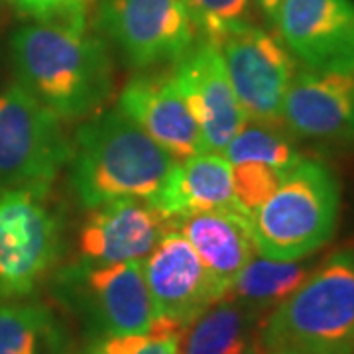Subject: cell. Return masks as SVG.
<instances>
[{"instance_id":"14","label":"cell","mask_w":354,"mask_h":354,"mask_svg":"<svg viewBox=\"0 0 354 354\" xmlns=\"http://www.w3.org/2000/svg\"><path fill=\"white\" fill-rule=\"evenodd\" d=\"M116 111L132 120L177 162L211 152L171 73L132 77L118 95Z\"/></svg>"},{"instance_id":"19","label":"cell","mask_w":354,"mask_h":354,"mask_svg":"<svg viewBox=\"0 0 354 354\" xmlns=\"http://www.w3.org/2000/svg\"><path fill=\"white\" fill-rule=\"evenodd\" d=\"M0 354H77L69 329L50 305H0Z\"/></svg>"},{"instance_id":"21","label":"cell","mask_w":354,"mask_h":354,"mask_svg":"<svg viewBox=\"0 0 354 354\" xmlns=\"http://www.w3.org/2000/svg\"><path fill=\"white\" fill-rule=\"evenodd\" d=\"M221 153L230 165L262 164L286 174L304 158L291 142L290 134L283 132V128L250 120L239 130V134L228 142V146Z\"/></svg>"},{"instance_id":"24","label":"cell","mask_w":354,"mask_h":354,"mask_svg":"<svg viewBox=\"0 0 354 354\" xmlns=\"http://www.w3.org/2000/svg\"><path fill=\"white\" fill-rule=\"evenodd\" d=\"M286 171L262 164H236L232 165V187L234 197L246 215L254 213L264 205L274 191L278 189Z\"/></svg>"},{"instance_id":"2","label":"cell","mask_w":354,"mask_h":354,"mask_svg":"<svg viewBox=\"0 0 354 354\" xmlns=\"http://www.w3.org/2000/svg\"><path fill=\"white\" fill-rule=\"evenodd\" d=\"M176 164L120 111H99L77 128L67 169L77 201L91 211L127 199L152 205Z\"/></svg>"},{"instance_id":"22","label":"cell","mask_w":354,"mask_h":354,"mask_svg":"<svg viewBox=\"0 0 354 354\" xmlns=\"http://www.w3.org/2000/svg\"><path fill=\"white\" fill-rule=\"evenodd\" d=\"M203 39L216 44L228 32L252 24V0H185Z\"/></svg>"},{"instance_id":"26","label":"cell","mask_w":354,"mask_h":354,"mask_svg":"<svg viewBox=\"0 0 354 354\" xmlns=\"http://www.w3.org/2000/svg\"><path fill=\"white\" fill-rule=\"evenodd\" d=\"M254 2L260 6V10L266 14V18H268L270 22H274V24H276V18H278V10H279L281 0H254Z\"/></svg>"},{"instance_id":"10","label":"cell","mask_w":354,"mask_h":354,"mask_svg":"<svg viewBox=\"0 0 354 354\" xmlns=\"http://www.w3.org/2000/svg\"><path fill=\"white\" fill-rule=\"evenodd\" d=\"M276 26L309 71L354 73V0H281Z\"/></svg>"},{"instance_id":"7","label":"cell","mask_w":354,"mask_h":354,"mask_svg":"<svg viewBox=\"0 0 354 354\" xmlns=\"http://www.w3.org/2000/svg\"><path fill=\"white\" fill-rule=\"evenodd\" d=\"M71 156L64 118L18 81L0 91V187L51 189Z\"/></svg>"},{"instance_id":"6","label":"cell","mask_w":354,"mask_h":354,"mask_svg":"<svg viewBox=\"0 0 354 354\" xmlns=\"http://www.w3.org/2000/svg\"><path fill=\"white\" fill-rule=\"evenodd\" d=\"M64 218L51 189L0 187V299H26L55 272Z\"/></svg>"},{"instance_id":"15","label":"cell","mask_w":354,"mask_h":354,"mask_svg":"<svg viewBox=\"0 0 354 354\" xmlns=\"http://www.w3.org/2000/svg\"><path fill=\"white\" fill-rule=\"evenodd\" d=\"M281 124L301 138L354 140V73L301 71L291 81Z\"/></svg>"},{"instance_id":"16","label":"cell","mask_w":354,"mask_h":354,"mask_svg":"<svg viewBox=\"0 0 354 354\" xmlns=\"http://www.w3.org/2000/svg\"><path fill=\"white\" fill-rule=\"evenodd\" d=\"M152 205L174 227L179 218L195 213H225L252 223V216L242 211L234 197L232 165L221 152L179 160Z\"/></svg>"},{"instance_id":"17","label":"cell","mask_w":354,"mask_h":354,"mask_svg":"<svg viewBox=\"0 0 354 354\" xmlns=\"http://www.w3.org/2000/svg\"><path fill=\"white\" fill-rule=\"evenodd\" d=\"M176 228L225 291L230 290L244 266L258 254L252 223L246 218L225 213H195L179 218Z\"/></svg>"},{"instance_id":"8","label":"cell","mask_w":354,"mask_h":354,"mask_svg":"<svg viewBox=\"0 0 354 354\" xmlns=\"http://www.w3.org/2000/svg\"><path fill=\"white\" fill-rule=\"evenodd\" d=\"M216 48L246 118L283 128V101L297 73L283 41L260 26L246 24L223 36Z\"/></svg>"},{"instance_id":"5","label":"cell","mask_w":354,"mask_h":354,"mask_svg":"<svg viewBox=\"0 0 354 354\" xmlns=\"http://www.w3.org/2000/svg\"><path fill=\"white\" fill-rule=\"evenodd\" d=\"M51 293L81 323L88 341L144 335L158 319L142 262H69L51 274Z\"/></svg>"},{"instance_id":"3","label":"cell","mask_w":354,"mask_h":354,"mask_svg":"<svg viewBox=\"0 0 354 354\" xmlns=\"http://www.w3.org/2000/svg\"><path fill=\"white\" fill-rule=\"evenodd\" d=\"M262 354H354V246L321 260L260 327Z\"/></svg>"},{"instance_id":"1","label":"cell","mask_w":354,"mask_h":354,"mask_svg":"<svg viewBox=\"0 0 354 354\" xmlns=\"http://www.w3.org/2000/svg\"><path fill=\"white\" fill-rule=\"evenodd\" d=\"M18 83L67 120L99 113L113 93V62L101 39L55 22L22 26L10 39Z\"/></svg>"},{"instance_id":"4","label":"cell","mask_w":354,"mask_h":354,"mask_svg":"<svg viewBox=\"0 0 354 354\" xmlns=\"http://www.w3.org/2000/svg\"><path fill=\"white\" fill-rule=\"evenodd\" d=\"M341 211V185L329 165L301 158L274 195L254 213L252 236L260 256L301 260L333 239Z\"/></svg>"},{"instance_id":"11","label":"cell","mask_w":354,"mask_h":354,"mask_svg":"<svg viewBox=\"0 0 354 354\" xmlns=\"http://www.w3.org/2000/svg\"><path fill=\"white\" fill-rule=\"evenodd\" d=\"M142 270L158 319L179 329L227 295L176 227L142 262Z\"/></svg>"},{"instance_id":"25","label":"cell","mask_w":354,"mask_h":354,"mask_svg":"<svg viewBox=\"0 0 354 354\" xmlns=\"http://www.w3.org/2000/svg\"><path fill=\"white\" fill-rule=\"evenodd\" d=\"M91 0H14L18 12L36 22H55L87 30Z\"/></svg>"},{"instance_id":"12","label":"cell","mask_w":354,"mask_h":354,"mask_svg":"<svg viewBox=\"0 0 354 354\" xmlns=\"http://www.w3.org/2000/svg\"><path fill=\"white\" fill-rule=\"evenodd\" d=\"M171 77L201 128L207 148L211 152H223L248 118L230 87L216 44L209 39L195 41L174 64Z\"/></svg>"},{"instance_id":"13","label":"cell","mask_w":354,"mask_h":354,"mask_svg":"<svg viewBox=\"0 0 354 354\" xmlns=\"http://www.w3.org/2000/svg\"><path fill=\"white\" fill-rule=\"evenodd\" d=\"M174 223L146 201H114L91 209L79 228V260L88 264L144 262Z\"/></svg>"},{"instance_id":"23","label":"cell","mask_w":354,"mask_h":354,"mask_svg":"<svg viewBox=\"0 0 354 354\" xmlns=\"http://www.w3.org/2000/svg\"><path fill=\"white\" fill-rule=\"evenodd\" d=\"M179 327L156 319L153 327L144 335H122L93 339L77 354H177Z\"/></svg>"},{"instance_id":"18","label":"cell","mask_w":354,"mask_h":354,"mask_svg":"<svg viewBox=\"0 0 354 354\" xmlns=\"http://www.w3.org/2000/svg\"><path fill=\"white\" fill-rule=\"evenodd\" d=\"M262 321L264 317L225 295L181 329L177 354H262Z\"/></svg>"},{"instance_id":"20","label":"cell","mask_w":354,"mask_h":354,"mask_svg":"<svg viewBox=\"0 0 354 354\" xmlns=\"http://www.w3.org/2000/svg\"><path fill=\"white\" fill-rule=\"evenodd\" d=\"M321 260H274L256 254L232 281L227 295L256 315L266 317L297 290Z\"/></svg>"},{"instance_id":"9","label":"cell","mask_w":354,"mask_h":354,"mask_svg":"<svg viewBox=\"0 0 354 354\" xmlns=\"http://www.w3.org/2000/svg\"><path fill=\"white\" fill-rule=\"evenodd\" d=\"M97 22L136 69L176 64L197 36L185 0H101Z\"/></svg>"}]
</instances>
